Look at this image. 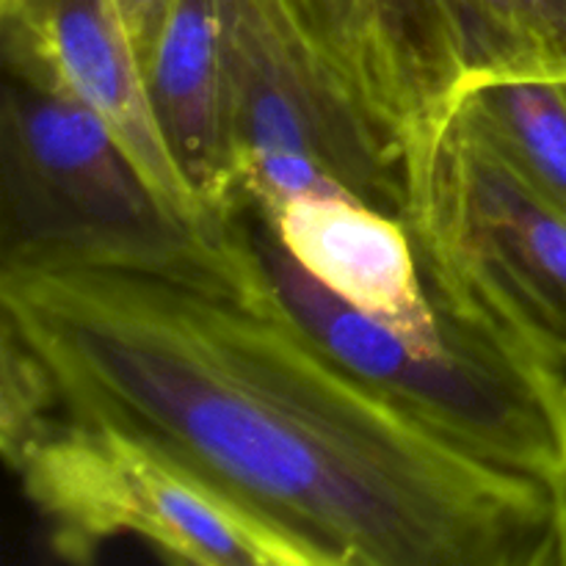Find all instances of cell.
I'll return each instance as SVG.
<instances>
[{
    "label": "cell",
    "instance_id": "obj_1",
    "mask_svg": "<svg viewBox=\"0 0 566 566\" xmlns=\"http://www.w3.org/2000/svg\"><path fill=\"white\" fill-rule=\"evenodd\" d=\"M0 423L147 442L313 566H566V497L343 363L282 298L243 199L191 230L3 252Z\"/></svg>",
    "mask_w": 566,
    "mask_h": 566
},
{
    "label": "cell",
    "instance_id": "obj_2",
    "mask_svg": "<svg viewBox=\"0 0 566 566\" xmlns=\"http://www.w3.org/2000/svg\"><path fill=\"white\" fill-rule=\"evenodd\" d=\"M252 205V202H249ZM271 280L298 318L359 376L457 446L566 497V370L525 343L446 313L434 346L340 302L276 241L252 205Z\"/></svg>",
    "mask_w": 566,
    "mask_h": 566
},
{
    "label": "cell",
    "instance_id": "obj_3",
    "mask_svg": "<svg viewBox=\"0 0 566 566\" xmlns=\"http://www.w3.org/2000/svg\"><path fill=\"white\" fill-rule=\"evenodd\" d=\"M401 219L437 307L566 370V216L459 105L409 155Z\"/></svg>",
    "mask_w": 566,
    "mask_h": 566
},
{
    "label": "cell",
    "instance_id": "obj_4",
    "mask_svg": "<svg viewBox=\"0 0 566 566\" xmlns=\"http://www.w3.org/2000/svg\"><path fill=\"white\" fill-rule=\"evenodd\" d=\"M0 448L61 562L130 539L182 566H313L285 534L108 426L36 415L0 423Z\"/></svg>",
    "mask_w": 566,
    "mask_h": 566
},
{
    "label": "cell",
    "instance_id": "obj_5",
    "mask_svg": "<svg viewBox=\"0 0 566 566\" xmlns=\"http://www.w3.org/2000/svg\"><path fill=\"white\" fill-rule=\"evenodd\" d=\"M175 224L77 99L9 77L3 103V252L169 235Z\"/></svg>",
    "mask_w": 566,
    "mask_h": 566
},
{
    "label": "cell",
    "instance_id": "obj_6",
    "mask_svg": "<svg viewBox=\"0 0 566 566\" xmlns=\"http://www.w3.org/2000/svg\"><path fill=\"white\" fill-rule=\"evenodd\" d=\"M0 14L11 75L86 105L175 224L191 230L213 219L166 142L114 0H0Z\"/></svg>",
    "mask_w": 566,
    "mask_h": 566
},
{
    "label": "cell",
    "instance_id": "obj_7",
    "mask_svg": "<svg viewBox=\"0 0 566 566\" xmlns=\"http://www.w3.org/2000/svg\"><path fill=\"white\" fill-rule=\"evenodd\" d=\"M370 53L420 111L495 83H566V0H346Z\"/></svg>",
    "mask_w": 566,
    "mask_h": 566
},
{
    "label": "cell",
    "instance_id": "obj_8",
    "mask_svg": "<svg viewBox=\"0 0 566 566\" xmlns=\"http://www.w3.org/2000/svg\"><path fill=\"white\" fill-rule=\"evenodd\" d=\"M265 221L282 249L340 302L385 321L415 346L440 340V310L403 219L352 193L318 191L291 199Z\"/></svg>",
    "mask_w": 566,
    "mask_h": 566
},
{
    "label": "cell",
    "instance_id": "obj_9",
    "mask_svg": "<svg viewBox=\"0 0 566 566\" xmlns=\"http://www.w3.org/2000/svg\"><path fill=\"white\" fill-rule=\"evenodd\" d=\"M144 75L166 142L193 191L213 213L241 205L227 130L219 0H171Z\"/></svg>",
    "mask_w": 566,
    "mask_h": 566
},
{
    "label": "cell",
    "instance_id": "obj_10",
    "mask_svg": "<svg viewBox=\"0 0 566 566\" xmlns=\"http://www.w3.org/2000/svg\"><path fill=\"white\" fill-rule=\"evenodd\" d=\"M459 111L566 216V83H495L464 94Z\"/></svg>",
    "mask_w": 566,
    "mask_h": 566
},
{
    "label": "cell",
    "instance_id": "obj_11",
    "mask_svg": "<svg viewBox=\"0 0 566 566\" xmlns=\"http://www.w3.org/2000/svg\"><path fill=\"white\" fill-rule=\"evenodd\" d=\"M114 3L119 9L122 22H125L127 33H130L133 44L138 50V59L144 64L155 39H158L171 0H114Z\"/></svg>",
    "mask_w": 566,
    "mask_h": 566
}]
</instances>
